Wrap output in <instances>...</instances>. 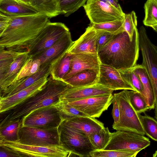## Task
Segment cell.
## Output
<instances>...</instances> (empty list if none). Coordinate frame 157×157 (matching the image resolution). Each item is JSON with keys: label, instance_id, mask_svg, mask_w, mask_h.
<instances>
[{"label": "cell", "instance_id": "cell-39", "mask_svg": "<svg viewBox=\"0 0 157 157\" xmlns=\"http://www.w3.org/2000/svg\"><path fill=\"white\" fill-rule=\"evenodd\" d=\"M124 20H116L99 24H91L90 25L97 30H103L111 33H116L122 30Z\"/></svg>", "mask_w": 157, "mask_h": 157}, {"label": "cell", "instance_id": "cell-21", "mask_svg": "<svg viewBox=\"0 0 157 157\" xmlns=\"http://www.w3.org/2000/svg\"><path fill=\"white\" fill-rule=\"evenodd\" d=\"M0 13L12 17L33 15L40 13L30 5L17 0H0Z\"/></svg>", "mask_w": 157, "mask_h": 157}, {"label": "cell", "instance_id": "cell-29", "mask_svg": "<svg viewBox=\"0 0 157 157\" xmlns=\"http://www.w3.org/2000/svg\"><path fill=\"white\" fill-rule=\"evenodd\" d=\"M28 52H17L0 48V78L7 71L14 60Z\"/></svg>", "mask_w": 157, "mask_h": 157}, {"label": "cell", "instance_id": "cell-9", "mask_svg": "<svg viewBox=\"0 0 157 157\" xmlns=\"http://www.w3.org/2000/svg\"><path fill=\"white\" fill-rule=\"evenodd\" d=\"M151 144L144 135L131 132L117 130L112 133L104 150H126L140 152Z\"/></svg>", "mask_w": 157, "mask_h": 157}, {"label": "cell", "instance_id": "cell-4", "mask_svg": "<svg viewBox=\"0 0 157 157\" xmlns=\"http://www.w3.org/2000/svg\"><path fill=\"white\" fill-rule=\"evenodd\" d=\"M60 144L72 155L90 157V152L95 150L89 136L62 122L58 127Z\"/></svg>", "mask_w": 157, "mask_h": 157}, {"label": "cell", "instance_id": "cell-25", "mask_svg": "<svg viewBox=\"0 0 157 157\" xmlns=\"http://www.w3.org/2000/svg\"><path fill=\"white\" fill-rule=\"evenodd\" d=\"M131 69L140 79L143 87L142 94L147 100L150 110L154 109L155 99L153 88L146 69L141 64H136Z\"/></svg>", "mask_w": 157, "mask_h": 157}, {"label": "cell", "instance_id": "cell-7", "mask_svg": "<svg viewBox=\"0 0 157 157\" xmlns=\"http://www.w3.org/2000/svg\"><path fill=\"white\" fill-rule=\"evenodd\" d=\"M69 29L63 23L48 22L40 31L29 50L33 57L45 51L67 33Z\"/></svg>", "mask_w": 157, "mask_h": 157}, {"label": "cell", "instance_id": "cell-20", "mask_svg": "<svg viewBox=\"0 0 157 157\" xmlns=\"http://www.w3.org/2000/svg\"><path fill=\"white\" fill-rule=\"evenodd\" d=\"M50 64L42 66L39 70L32 75L17 80L4 90L0 92V98L7 97L32 85L38 80L50 74Z\"/></svg>", "mask_w": 157, "mask_h": 157}, {"label": "cell", "instance_id": "cell-5", "mask_svg": "<svg viewBox=\"0 0 157 157\" xmlns=\"http://www.w3.org/2000/svg\"><path fill=\"white\" fill-rule=\"evenodd\" d=\"M138 32L142 57L141 65L146 69L153 86L155 99L154 117L157 120V47L149 39L144 26L140 27Z\"/></svg>", "mask_w": 157, "mask_h": 157}, {"label": "cell", "instance_id": "cell-47", "mask_svg": "<svg viewBox=\"0 0 157 157\" xmlns=\"http://www.w3.org/2000/svg\"><path fill=\"white\" fill-rule=\"evenodd\" d=\"M153 157H157V150L156 151L155 153L153 155Z\"/></svg>", "mask_w": 157, "mask_h": 157}, {"label": "cell", "instance_id": "cell-37", "mask_svg": "<svg viewBox=\"0 0 157 157\" xmlns=\"http://www.w3.org/2000/svg\"><path fill=\"white\" fill-rule=\"evenodd\" d=\"M124 80L131 85L136 91L142 94L143 87L140 79L131 68L118 70Z\"/></svg>", "mask_w": 157, "mask_h": 157}, {"label": "cell", "instance_id": "cell-46", "mask_svg": "<svg viewBox=\"0 0 157 157\" xmlns=\"http://www.w3.org/2000/svg\"><path fill=\"white\" fill-rule=\"evenodd\" d=\"M19 0L20 1H21L22 2H23L26 3V4H29V0Z\"/></svg>", "mask_w": 157, "mask_h": 157}, {"label": "cell", "instance_id": "cell-41", "mask_svg": "<svg viewBox=\"0 0 157 157\" xmlns=\"http://www.w3.org/2000/svg\"><path fill=\"white\" fill-rule=\"evenodd\" d=\"M117 33H111L103 31L97 41L96 47L98 52L109 43Z\"/></svg>", "mask_w": 157, "mask_h": 157}, {"label": "cell", "instance_id": "cell-2", "mask_svg": "<svg viewBox=\"0 0 157 157\" xmlns=\"http://www.w3.org/2000/svg\"><path fill=\"white\" fill-rule=\"evenodd\" d=\"M139 49V32L136 27L132 40L125 30L120 31L97 54L101 63L124 70L136 65Z\"/></svg>", "mask_w": 157, "mask_h": 157}, {"label": "cell", "instance_id": "cell-15", "mask_svg": "<svg viewBox=\"0 0 157 157\" xmlns=\"http://www.w3.org/2000/svg\"><path fill=\"white\" fill-rule=\"evenodd\" d=\"M103 31L96 29L89 25L85 33L78 40L73 42L67 52L71 54H97V41Z\"/></svg>", "mask_w": 157, "mask_h": 157}, {"label": "cell", "instance_id": "cell-13", "mask_svg": "<svg viewBox=\"0 0 157 157\" xmlns=\"http://www.w3.org/2000/svg\"><path fill=\"white\" fill-rule=\"evenodd\" d=\"M112 94L97 96L67 102L73 107L92 118L99 117L112 103Z\"/></svg>", "mask_w": 157, "mask_h": 157}, {"label": "cell", "instance_id": "cell-16", "mask_svg": "<svg viewBox=\"0 0 157 157\" xmlns=\"http://www.w3.org/2000/svg\"><path fill=\"white\" fill-rule=\"evenodd\" d=\"M97 83L114 90H127L135 91L122 77L118 70L108 65L101 63Z\"/></svg>", "mask_w": 157, "mask_h": 157}, {"label": "cell", "instance_id": "cell-11", "mask_svg": "<svg viewBox=\"0 0 157 157\" xmlns=\"http://www.w3.org/2000/svg\"><path fill=\"white\" fill-rule=\"evenodd\" d=\"M22 120V126L42 129L58 128L63 121L59 110L53 105L33 111Z\"/></svg>", "mask_w": 157, "mask_h": 157}, {"label": "cell", "instance_id": "cell-18", "mask_svg": "<svg viewBox=\"0 0 157 157\" xmlns=\"http://www.w3.org/2000/svg\"><path fill=\"white\" fill-rule=\"evenodd\" d=\"M73 42L71 33L69 32L42 53L31 58L39 59L41 67L51 64L67 52Z\"/></svg>", "mask_w": 157, "mask_h": 157}, {"label": "cell", "instance_id": "cell-14", "mask_svg": "<svg viewBox=\"0 0 157 157\" xmlns=\"http://www.w3.org/2000/svg\"><path fill=\"white\" fill-rule=\"evenodd\" d=\"M113 91L98 83L84 86L71 87L65 91L60 100L69 103L92 97L110 95Z\"/></svg>", "mask_w": 157, "mask_h": 157}, {"label": "cell", "instance_id": "cell-38", "mask_svg": "<svg viewBox=\"0 0 157 157\" xmlns=\"http://www.w3.org/2000/svg\"><path fill=\"white\" fill-rule=\"evenodd\" d=\"M40 67L41 63L39 59H34L29 56L18 75L15 82L22 78L35 74L39 70Z\"/></svg>", "mask_w": 157, "mask_h": 157}, {"label": "cell", "instance_id": "cell-10", "mask_svg": "<svg viewBox=\"0 0 157 157\" xmlns=\"http://www.w3.org/2000/svg\"><path fill=\"white\" fill-rule=\"evenodd\" d=\"M0 145L9 147L18 152L23 157H67L71 153L61 145L38 146L25 145L18 142L0 140Z\"/></svg>", "mask_w": 157, "mask_h": 157}, {"label": "cell", "instance_id": "cell-23", "mask_svg": "<svg viewBox=\"0 0 157 157\" xmlns=\"http://www.w3.org/2000/svg\"><path fill=\"white\" fill-rule=\"evenodd\" d=\"M29 57V52L17 58L6 73L0 78V92L14 82Z\"/></svg>", "mask_w": 157, "mask_h": 157}, {"label": "cell", "instance_id": "cell-36", "mask_svg": "<svg viewBox=\"0 0 157 157\" xmlns=\"http://www.w3.org/2000/svg\"><path fill=\"white\" fill-rule=\"evenodd\" d=\"M139 152L126 150H94L90 153L91 157H135Z\"/></svg>", "mask_w": 157, "mask_h": 157}, {"label": "cell", "instance_id": "cell-42", "mask_svg": "<svg viewBox=\"0 0 157 157\" xmlns=\"http://www.w3.org/2000/svg\"><path fill=\"white\" fill-rule=\"evenodd\" d=\"M0 157H23L18 152L5 146L0 145Z\"/></svg>", "mask_w": 157, "mask_h": 157}, {"label": "cell", "instance_id": "cell-35", "mask_svg": "<svg viewBox=\"0 0 157 157\" xmlns=\"http://www.w3.org/2000/svg\"><path fill=\"white\" fill-rule=\"evenodd\" d=\"M137 114L145 134L157 141V120L146 114L144 115Z\"/></svg>", "mask_w": 157, "mask_h": 157}, {"label": "cell", "instance_id": "cell-45", "mask_svg": "<svg viewBox=\"0 0 157 157\" xmlns=\"http://www.w3.org/2000/svg\"><path fill=\"white\" fill-rule=\"evenodd\" d=\"M107 5L114 7L118 10L122 11V8L119 3L118 0H98Z\"/></svg>", "mask_w": 157, "mask_h": 157}, {"label": "cell", "instance_id": "cell-12", "mask_svg": "<svg viewBox=\"0 0 157 157\" xmlns=\"http://www.w3.org/2000/svg\"><path fill=\"white\" fill-rule=\"evenodd\" d=\"M91 24L124 20L125 13L98 0H88L83 6Z\"/></svg>", "mask_w": 157, "mask_h": 157}, {"label": "cell", "instance_id": "cell-44", "mask_svg": "<svg viewBox=\"0 0 157 157\" xmlns=\"http://www.w3.org/2000/svg\"><path fill=\"white\" fill-rule=\"evenodd\" d=\"M11 17L0 13V34H2L8 26Z\"/></svg>", "mask_w": 157, "mask_h": 157}, {"label": "cell", "instance_id": "cell-24", "mask_svg": "<svg viewBox=\"0 0 157 157\" xmlns=\"http://www.w3.org/2000/svg\"><path fill=\"white\" fill-rule=\"evenodd\" d=\"M99 69H88L78 72L63 81L72 87L90 86L97 83Z\"/></svg>", "mask_w": 157, "mask_h": 157}, {"label": "cell", "instance_id": "cell-1", "mask_svg": "<svg viewBox=\"0 0 157 157\" xmlns=\"http://www.w3.org/2000/svg\"><path fill=\"white\" fill-rule=\"evenodd\" d=\"M49 18L41 13L11 17L8 26L0 34V48L28 52L40 31L50 21Z\"/></svg>", "mask_w": 157, "mask_h": 157}, {"label": "cell", "instance_id": "cell-33", "mask_svg": "<svg viewBox=\"0 0 157 157\" xmlns=\"http://www.w3.org/2000/svg\"><path fill=\"white\" fill-rule=\"evenodd\" d=\"M144 24L152 27L157 26V0H147L144 4Z\"/></svg>", "mask_w": 157, "mask_h": 157}, {"label": "cell", "instance_id": "cell-8", "mask_svg": "<svg viewBox=\"0 0 157 157\" xmlns=\"http://www.w3.org/2000/svg\"><path fill=\"white\" fill-rule=\"evenodd\" d=\"M18 142L22 144L33 146L61 145L58 127L42 129L22 126L19 132Z\"/></svg>", "mask_w": 157, "mask_h": 157}, {"label": "cell", "instance_id": "cell-34", "mask_svg": "<svg viewBox=\"0 0 157 157\" xmlns=\"http://www.w3.org/2000/svg\"><path fill=\"white\" fill-rule=\"evenodd\" d=\"M88 0H57L60 15L67 17L82 6Z\"/></svg>", "mask_w": 157, "mask_h": 157}, {"label": "cell", "instance_id": "cell-19", "mask_svg": "<svg viewBox=\"0 0 157 157\" xmlns=\"http://www.w3.org/2000/svg\"><path fill=\"white\" fill-rule=\"evenodd\" d=\"M101 63L98 54L90 53L72 54L70 69L63 80L75 73L88 69H99Z\"/></svg>", "mask_w": 157, "mask_h": 157}, {"label": "cell", "instance_id": "cell-30", "mask_svg": "<svg viewBox=\"0 0 157 157\" xmlns=\"http://www.w3.org/2000/svg\"><path fill=\"white\" fill-rule=\"evenodd\" d=\"M112 134L108 127H104L88 136L95 150H103L108 143Z\"/></svg>", "mask_w": 157, "mask_h": 157}, {"label": "cell", "instance_id": "cell-6", "mask_svg": "<svg viewBox=\"0 0 157 157\" xmlns=\"http://www.w3.org/2000/svg\"><path fill=\"white\" fill-rule=\"evenodd\" d=\"M128 90H124L113 95L118 102L120 115L118 122L113 124L112 128L116 130L133 132L144 136L145 134L138 114L129 102Z\"/></svg>", "mask_w": 157, "mask_h": 157}, {"label": "cell", "instance_id": "cell-28", "mask_svg": "<svg viewBox=\"0 0 157 157\" xmlns=\"http://www.w3.org/2000/svg\"><path fill=\"white\" fill-rule=\"evenodd\" d=\"M30 5L50 18L60 15L57 0H29Z\"/></svg>", "mask_w": 157, "mask_h": 157}, {"label": "cell", "instance_id": "cell-17", "mask_svg": "<svg viewBox=\"0 0 157 157\" xmlns=\"http://www.w3.org/2000/svg\"><path fill=\"white\" fill-rule=\"evenodd\" d=\"M47 76L9 97L0 98V113L8 111L40 90L48 80Z\"/></svg>", "mask_w": 157, "mask_h": 157}, {"label": "cell", "instance_id": "cell-26", "mask_svg": "<svg viewBox=\"0 0 157 157\" xmlns=\"http://www.w3.org/2000/svg\"><path fill=\"white\" fill-rule=\"evenodd\" d=\"M72 54L67 51L50 64V74L54 79L63 80L69 71Z\"/></svg>", "mask_w": 157, "mask_h": 157}, {"label": "cell", "instance_id": "cell-40", "mask_svg": "<svg viewBox=\"0 0 157 157\" xmlns=\"http://www.w3.org/2000/svg\"><path fill=\"white\" fill-rule=\"evenodd\" d=\"M137 18L136 13L134 11L125 14L124 16V29L127 32L131 40L132 39L134 29L137 26Z\"/></svg>", "mask_w": 157, "mask_h": 157}, {"label": "cell", "instance_id": "cell-3", "mask_svg": "<svg viewBox=\"0 0 157 157\" xmlns=\"http://www.w3.org/2000/svg\"><path fill=\"white\" fill-rule=\"evenodd\" d=\"M39 91L10 109L0 113V126L18 119H23L33 111L58 101L65 91L71 87L62 80L49 75Z\"/></svg>", "mask_w": 157, "mask_h": 157}, {"label": "cell", "instance_id": "cell-48", "mask_svg": "<svg viewBox=\"0 0 157 157\" xmlns=\"http://www.w3.org/2000/svg\"><path fill=\"white\" fill-rule=\"evenodd\" d=\"M153 29L156 32H157V26H154L152 27Z\"/></svg>", "mask_w": 157, "mask_h": 157}, {"label": "cell", "instance_id": "cell-22", "mask_svg": "<svg viewBox=\"0 0 157 157\" xmlns=\"http://www.w3.org/2000/svg\"><path fill=\"white\" fill-rule=\"evenodd\" d=\"M62 123L83 133L88 136L104 127L102 122L95 118L88 116H77L63 120Z\"/></svg>", "mask_w": 157, "mask_h": 157}, {"label": "cell", "instance_id": "cell-27", "mask_svg": "<svg viewBox=\"0 0 157 157\" xmlns=\"http://www.w3.org/2000/svg\"><path fill=\"white\" fill-rule=\"evenodd\" d=\"M22 121L18 119L0 126V140L18 142L19 132L22 126Z\"/></svg>", "mask_w": 157, "mask_h": 157}, {"label": "cell", "instance_id": "cell-32", "mask_svg": "<svg viewBox=\"0 0 157 157\" xmlns=\"http://www.w3.org/2000/svg\"><path fill=\"white\" fill-rule=\"evenodd\" d=\"M52 105L59 110L63 121L77 116H88L64 101L59 99Z\"/></svg>", "mask_w": 157, "mask_h": 157}, {"label": "cell", "instance_id": "cell-43", "mask_svg": "<svg viewBox=\"0 0 157 157\" xmlns=\"http://www.w3.org/2000/svg\"><path fill=\"white\" fill-rule=\"evenodd\" d=\"M112 103L113 104V108L112 113L114 120V122L113 124H117L119 121L120 113L118 102L116 98L114 96Z\"/></svg>", "mask_w": 157, "mask_h": 157}, {"label": "cell", "instance_id": "cell-31", "mask_svg": "<svg viewBox=\"0 0 157 157\" xmlns=\"http://www.w3.org/2000/svg\"><path fill=\"white\" fill-rule=\"evenodd\" d=\"M127 92L129 102L137 113L141 114L150 110L147 100L141 93L133 90H128Z\"/></svg>", "mask_w": 157, "mask_h": 157}, {"label": "cell", "instance_id": "cell-49", "mask_svg": "<svg viewBox=\"0 0 157 157\" xmlns=\"http://www.w3.org/2000/svg\"><path fill=\"white\" fill-rule=\"evenodd\" d=\"M18 0V1H19V0ZM20 2H21V1H20Z\"/></svg>", "mask_w": 157, "mask_h": 157}]
</instances>
